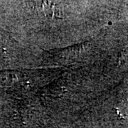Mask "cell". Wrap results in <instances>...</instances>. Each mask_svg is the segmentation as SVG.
Listing matches in <instances>:
<instances>
[{"instance_id":"cell-1","label":"cell","mask_w":128,"mask_h":128,"mask_svg":"<svg viewBox=\"0 0 128 128\" xmlns=\"http://www.w3.org/2000/svg\"><path fill=\"white\" fill-rule=\"evenodd\" d=\"M118 112L120 116L127 117L128 115V99L122 101L118 106Z\"/></svg>"}]
</instances>
